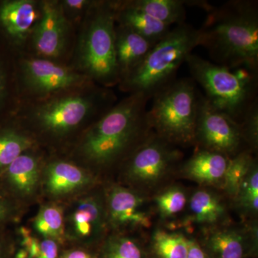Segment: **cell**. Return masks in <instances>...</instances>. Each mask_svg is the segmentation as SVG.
Returning <instances> with one entry per match:
<instances>
[{"mask_svg":"<svg viewBox=\"0 0 258 258\" xmlns=\"http://www.w3.org/2000/svg\"><path fill=\"white\" fill-rule=\"evenodd\" d=\"M201 28L200 46L212 62L228 69L258 71V2L230 0L209 5Z\"/></svg>","mask_w":258,"mask_h":258,"instance_id":"obj_1","label":"cell"},{"mask_svg":"<svg viewBox=\"0 0 258 258\" xmlns=\"http://www.w3.org/2000/svg\"><path fill=\"white\" fill-rule=\"evenodd\" d=\"M149 101L141 93L129 94L96 120L83 137V157L106 166L130 156L154 133L148 118Z\"/></svg>","mask_w":258,"mask_h":258,"instance_id":"obj_2","label":"cell"},{"mask_svg":"<svg viewBox=\"0 0 258 258\" xmlns=\"http://www.w3.org/2000/svg\"><path fill=\"white\" fill-rule=\"evenodd\" d=\"M199 29L184 23L171 28L145 58L119 83L124 92L141 93L149 100L176 80L178 69L195 47L200 46Z\"/></svg>","mask_w":258,"mask_h":258,"instance_id":"obj_3","label":"cell"},{"mask_svg":"<svg viewBox=\"0 0 258 258\" xmlns=\"http://www.w3.org/2000/svg\"><path fill=\"white\" fill-rule=\"evenodd\" d=\"M185 62L195 82L203 87L210 106L240 124L257 101L258 71L228 69L192 53Z\"/></svg>","mask_w":258,"mask_h":258,"instance_id":"obj_4","label":"cell"},{"mask_svg":"<svg viewBox=\"0 0 258 258\" xmlns=\"http://www.w3.org/2000/svg\"><path fill=\"white\" fill-rule=\"evenodd\" d=\"M114 1H96L83 18L76 49V71L93 83L119 84L115 50Z\"/></svg>","mask_w":258,"mask_h":258,"instance_id":"obj_5","label":"cell"},{"mask_svg":"<svg viewBox=\"0 0 258 258\" xmlns=\"http://www.w3.org/2000/svg\"><path fill=\"white\" fill-rule=\"evenodd\" d=\"M40 101L29 111L32 120L47 133L62 136L97 115H104L113 106L115 96L108 88L92 83Z\"/></svg>","mask_w":258,"mask_h":258,"instance_id":"obj_6","label":"cell"},{"mask_svg":"<svg viewBox=\"0 0 258 258\" xmlns=\"http://www.w3.org/2000/svg\"><path fill=\"white\" fill-rule=\"evenodd\" d=\"M192 79L175 80L152 97L153 132L173 145L195 144L200 91Z\"/></svg>","mask_w":258,"mask_h":258,"instance_id":"obj_7","label":"cell"},{"mask_svg":"<svg viewBox=\"0 0 258 258\" xmlns=\"http://www.w3.org/2000/svg\"><path fill=\"white\" fill-rule=\"evenodd\" d=\"M21 75L24 91L40 101L94 83L75 69L37 57L23 59Z\"/></svg>","mask_w":258,"mask_h":258,"instance_id":"obj_8","label":"cell"},{"mask_svg":"<svg viewBox=\"0 0 258 258\" xmlns=\"http://www.w3.org/2000/svg\"><path fill=\"white\" fill-rule=\"evenodd\" d=\"M181 159V153L175 146L154 132L129 156L126 174L134 184L152 188L162 181Z\"/></svg>","mask_w":258,"mask_h":258,"instance_id":"obj_9","label":"cell"},{"mask_svg":"<svg viewBox=\"0 0 258 258\" xmlns=\"http://www.w3.org/2000/svg\"><path fill=\"white\" fill-rule=\"evenodd\" d=\"M195 145L230 158L249 149L243 148L247 144L240 125L212 108L201 93L199 97Z\"/></svg>","mask_w":258,"mask_h":258,"instance_id":"obj_10","label":"cell"},{"mask_svg":"<svg viewBox=\"0 0 258 258\" xmlns=\"http://www.w3.org/2000/svg\"><path fill=\"white\" fill-rule=\"evenodd\" d=\"M69 26L60 2H41L40 17L30 38L37 57L53 60L63 55Z\"/></svg>","mask_w":258,"mask_h":258,"instance_id":"obj_11","label":"cell"},{"mask_svg":"<svg viewBox=\"0 0 258 258\" xmlns=\"http://www.w3.org/2000/svg\"><path fill=\"white\" fill-rule=\"evenodd\" d=\"M198 242L210 258L255 257L257 228L222 224L205 228Z\"/></svg>","mask_w":258,"mask_h":258,"instance_id":"obj_12","label":"cell"},{"mask_svg":"<svg viewBox=\"0 0 258 258\" xmlns=\"http://www.w3.org/2000/svg\"><path fill=\"white\" fill-rule=\"evenodd\" d=\"M108 217L115 227L148 228L152 215L147 198L138 191L116 186L108 198Z\"/></svg>","mask_w":258,"mask_h":258,"instance_id":"obj_13","label":"cell"},{"mask_svg":"<svg viewBox=\"0 0 258 258\" xmlns=\"http://www.w3.org/2000/svg\"><path fill=\"white\" fill-rule=\"evenodd\" d=\"M40 17V3L32 0L5 2L0 7V25L19 45L30 40Z\"/></svg>","mask_w":258,"mask_h":258,"instance_id":"obj_14","label":"cell"},{"mask_svg":"<svg viewBox=\"0 0 258 258\" xmlns=\"http://www.w3.org/2000/svg\"><path fill=\"white\" fill-rule=\"evenodd\" d=\"M230 159L225 154L198 148L181 166V174L199 184L222 188Z\"/></svg>","mask_w":258,"mask_h":258,"instance_id":"obj_15","label":"cell"},{"mask_svg":"<svg viewBox=\"0 0 258 258\" xmlns=\"http://www.w3.org/2000/svg\"><path fill=\"white\" fill-rule=\"evenodd\" d=\"M154 45L131 29L116 24L115 50L120 83L143 61Z\"/></svg>","mask_w":258,"mask_h":258,"instance_id":"obj_16","label":"cell"},{"mask_svg":"<svg viewBox=\"0 0 258 258\" xmlns=\"http://www.w3.org/2000/svg\"><path fill=\"white\" fill-rule=\"evenodd\" d=\"M115 23L137 32L155 45L166 36L171 27L149 16L131 0L114 1Z\"/></svg>","mask_w":258,"mask_h":258,"instance_id":"obj_17","label":"cell"},{"mask_svg":"<svg viewBox=\"0 0 258 258\" xmlns=\"http://www.w3.org/2000/svg\"><path fill=\"white\" fill-rule=\"evenodd\" d=\"M189 217L186 223L211 227L222 225L227 217V208L220 195L210 189H200L189 198Z\"/></svg>","mask_w":258,"mask_h":258,"instance_id":"obj_18","label":"cell"},{"mask_svg":"<svg viewBox=\"0 0 258 258\" xmlns=\"http://www.w3.org/2000/svg\"><path fill=\"white\" fill-rule=\"evenodd\" d=\"M91 179L86 171L66 161H54L45 171V184L51 195H66L86 186Z\"/></svg>","mask_w":258,"mask_h":258,"instance_id":"obj_19","label":"cell"},{"mask_svg":"<svg viewBox=\"0 0 258 258\" xmlns=\"http://www.w3.org/2000/svg\"><path fill=\"white\" fill-rule=\"evenodd\" d=\"M105 210L98 198L81 200L71 215V221L76 236L81 239H94L100 235L105 224Z\"/></svg>","mask_w":258,"mask_h":258,"instance_id":"obj_20","label":"cell"},{"mask_svg":"<svg viewBox=\"0 0 258 258\" xmlns=\"http://www.w3.org/2000/svg\"><path fill=\"white\" fill-rule=\"evenodd\" d=\"M132 4L149 16L168 26L186 23V5L193 1L183 0H131Z\"/></svg>","mask_w":258,"mask_h":258,"instance_id":"obj_21","label":"cell"},{"mask_svg":"<svg viewBox=\"0 0 258 258\" xmlns=\"http://www.w3.org/2000/svg\"><path fill=\"white\" fill-rule=\"evenodd\" d=\"M189 238L179 232L154 231L149 252L150 258H187Z\"/></svg>","mask_w":258,"mask_h":258,"instance_id":"obj_22","label":"cell"},{"mask_svg":"<svg viewBox=\"0 0 258 258\" xmlns=\"http://www.w3.org/2000/svg\"><path fill=\"white\" fill-rule=\"evenodd\" d=\"M8 175L20 192L31 193L38 181V161L31 154L24 153L8 166Z\"/></svg>","mask_w":258,"mask_h":258,"instance_id":"obj_23","label":"cell"},{"mask_svg":"<svg viewBox=\"0 0 258 258\" xmlns=\"http://www.w3.org/2000/svg\"><path fill=\"white\" fill-rule=\"evenodd\" d=\"M255 159L249 150L242 151L230 158L226 170L222 189L229 198L235 200L241 184L243 182Z\"/></svg>","mask_w":258,"mask_h":258,"instance_id":"obj_24","label":"cell"},{"mask_svg":"<svg viewBox=\"0 0 258 258\" xmlns=\"http://www.w3.org/2000/svg\"><path fill=\"white\" fill-rule=\"evenodd\" d=\"M99 258H150L149 252L135 239L127 236L109 237L102 245Z\"/></svg>","mask_w":258,"mask_h":258,"instance_id":"obj_25","label":"cell"},{"mask_svg":"<svg viewBox=\"0 0 258 258\" xmlns=\"http://www.w3.org/2000/svg\"><path fill=\"white\" fill-rule=\"evenodd\" d=\"M34 227L45 238L60 242L63 236V215L62 210L55 205L42 207L37 214Z\"/></svg>","mask_w":258,"mask_h":258,"instance_id":"obj_26","label":"cell"},{"mask_svg":"<svg viewBox=\"0 0 258 258\" xmlns=\"http://www.w3.org/2000/svg\"><path fill=\"white\" fill-rule=\"evenodd\" d=\"M189 202L186 191L178 186H171L157 194L154 203L163 220L175 217L184 211Z\"/></svg>","mask_w":258,"mask_h":258,"instance_id":"obj_27","label":"cell"},{"mask_svg":"<svg viewBox=\"0 0 258 258\" xmlns=\"http://www.w3.org/2000/svg\"><path fill=\"white\" fill-rule=\"evenodd\" d=\"M32 146L28 136L14 131L0 134V169L8 168Z\"/></svg>","mask_w":258,"mask_h":258,"instance_id":"obj_28","label":"cell"},{"mask_svg":"<svg viewBox=\"0 0 258 258\" xmlns=\"http://www.w3.org/2000/svg\"><path fill=\"white\" fill-rule=\"evenodd\" d=\"M234 201L244 215H255L258 211V169L257 161L249 169Z\"/></svg>","mask_w":258,"mask_h":258,"instance_id":"obj_29","label":"cell"},{"mask_svg":"<svg viewBox=\"0 0 258 258\" xmlns=\"http://www.w3.org/2000/svg\"><path fill=\"white\" fill-rule=\"evenodd\" d=\"M244 142L252 152H255L258 146V101L249 108L240 123Z\"/></svg>","mask_w":258,"mask_h":258,"instance_id":"obj_30","label":"cell"},{"mask_svg":"<svg viewBox=\"0 0 258 258\" xmlns=\"http://www.w3.org/2000/svg\"><path fill=\"white\" fill-rule=\"evenodd\" d=\"M95 2L90 0H64L60 2V3L66 18L71 23L72 20H77L82 15L85 16Z\"/></svg>","mask_w":258,"mask_h":258,"instance_id":"obj_31","label":"cell"},{"mask_svg":"<svg viewBox=\"0 0 258 258\" xmlns=\"http://www.w3.org/2000/svg\"><path fill=\"white\" fill-rule=\"evenodd\" d=\"M58 242L50 238H45L40 242V250L37 258H59Z\"/></svg>","mask_w":258,"mask_h":258,"instance_id":"obj_32","label":"cell"},{"mask_svg":"<svg viewBox=\"0 0 258 258\" xmlns=\"http://www.w3.org/2000/svg\"><path fill=\"white\" fill-rule=\"evenodd\" d=\"M23 235L22 244L23 249L28 252L30 258H37L40 250V242L35 237L29 235L26 230H23L21 232Z\"/></svg>","mask_w":258,"mask_h":258,"instance_id":"obj_33","label":"cell"},{"mask_svg":"<svg viewBox=\"0 0 258 258\" xmlns=\"http://www.w3.org/2000/svg\"><path fill=\"white\" fill-rule=\"evenodd\" d=\"M188 238H189V248H188L187 258H210L198 240L192 237H188Z\"/></svg>","mask_w":258,"mask_h":258,"instance_id":"obj_34","label":"cell"},{"mask_svg":"<svg viewBox=\"0 0 258 258\" xmlns=\"http://www.w3.org/2000/svg\"><path fill=\"white\" fill-rule=\"evenodd\" d=\"M59 258H99L86 249L81 248L69 249L60 253Z\"/></svg>","mask_w":258,"mask_h":258,"instance_id":"obj_35","label":"cell"},{"mask_svg":"<svg viewBox=\"0 0 258 258\" xmlns=\"http://www.w3.org/2000/svg\"><path fill=\"white\" fill-rule=\"evenodd\" d=\"M7 208L5 204L0 200V220H3L6 216Z\"/></svg>","mask_w":258,"mask_h":258,"instance_id":"obj_36","label":"cell"},{"mask_svg":"<svg viewBox=\"0 0 258 258\" xmlns=\"http://www.w3.org/2000/svg\"><path fill=\"white\" fill-rule=\"evenodd\" d=\"M8 252L4 244L0 242V258H8Z\"/></svg>","mask_w":258,"mask_h":258,"instance_id":"obj_37","label":"cell"},{"mask_svg":"<svg viewBox=\"0 0 258 258\" xmlns=\"http://www.w3.org/2000/svg\"><path fill=\"white\" fill-rule=\"evenodd\" d=\"M2 91V78L1 76H0V92H1Z\"/></svg>","mask_w":258,"mask_h":258,"instance_id":"obj_38","label":"cell"}]
</instances>
